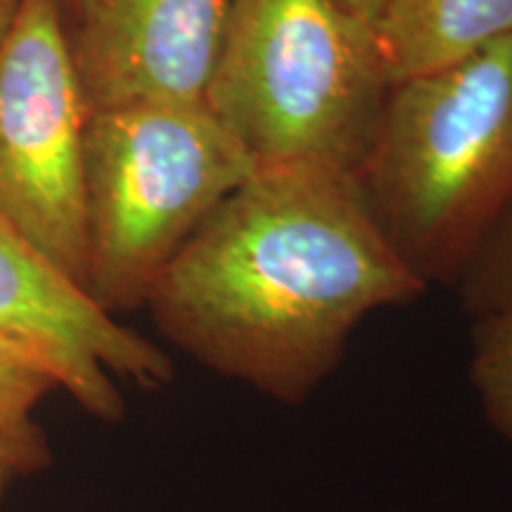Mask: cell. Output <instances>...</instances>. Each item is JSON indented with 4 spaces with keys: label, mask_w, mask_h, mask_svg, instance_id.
Here are the masks:
<instances>
[{
    "label": "cell",
    "mask_w": 512,
    "mask_h": 512,
    "mask_svg": "<svg viewBox=\"0 0 512 512\" xmlns=\"http://www.w3.org/2000/svg\"><path fill=\"white\" fill-rule=\"evenodd\" d=\"M427 290L384 238L354 174L271 164L185 242L145 309L211 373L302 406L363 320Z\"/></svg>",
    "instance_id": "6da1fadb"
},
{
    "label": "cell",
    "mask_w": 512,
    "mask_h": 512,
    "mask_svg": "<svg viewBox=\"0 0 512 512\" xmlns=\"http://www.w3.org/2000/svg\"><path fill=\"white\" fill-rule=\"evenodd\" d=\"M354 178L403 264L456 285L512 197V36L394 83Z\"/></svg>",
    "instance_id": "7a4b0ae2"
},
{
    "label": "cell",
    "mask_w": 512,
    "mask_h": 512,
    "mask_svg": "<svg viewBox=\"0 0 512 512\" xmlns=\"http://www.w3.org/2000/svg\"><path fill=\"white\" fill-rule=\"evenodd\" d=\"M389 91L373 22L344 0H233L204 105L259 166L354 174Z\"/></svg>",
    "instance_id": "3957f363"
},
{
    "label": "cell",
    "mask_w": 512,
    "mask_h": 512,
    "mask_svg": "<svg viewBox=\"0 0 512 512\" xmlns=\"http://www.w3.org/2000/svg\"><path fill=\"white\" fill-rule=\"evenodd\" d=\"M256 169L207 105L91 112L83 138L88 297L112 316L145 306L185 242Z\"/></svg>",
    "instance_id": "277c9868"
},
{
    "label": "cell",
    "mask_w": 512,
    "mask_h": 512,
    "mask_svg": "<svg viewBox=\"0 0 512 512\" xmlns=\"http://www.w3.org/2000/svg\"><path fill=\"white\" fill-rule=\"evenodd\" d=\"M88 117L60 3L22 0L0 41V216L81 290Z\"/></svg>",
    "instance_id": "5b68a950"
},
{
    "label": "cell",
    "mask_w": 512,
    "mask_h": 512,
    "mask_svg": "<svg viewBox=\"0 0 512 512\" xmlns=\"http://www.w3.org/2000/svg\"><path fill=\"white\" fill-rule=\"evenodd\" d=\"M0 337L38 358L60 392L100 422L126 415L119 380L162 389L174 361L100 309L0 216Z\"/></svg>",
    "instance_id": "8992f818"
},
{
    "label": "cell",
    "mask_w": 512,
    "mask_h": 512,
    "mask_svg": "<svg viewBox=\"0 0 512 512\" xmlns=\"http://www.w3.org/2000/svg\"><path fill=\"white\" fill-rule=\"evenodd\" d=\"M233 0H93L69 31L88 110L204 105Z\"/></svg>",
    "instance_id": "52a82bcc"
},
{
    "label": "cell",
    "mask_w": 512,
    "mask_h": 512,
    "mask_svg": "<svg viewBox=\"0 0 512 512\" xmlns=\"http://www.w3.org/2000/svg\"><path fill=\"white\" fill-rule=\"evenodd\" d=\"M373 29L394 86L510 38L512 0H384Z\"/></svg>",
    "instance_id": "ba28073f"
},
{
    "label": "cell",
    "mask_w": 512,
    "mask_h": 512,
    "mask_svg": "<svg viewBox=\"0 0 512 512\" xmlns=\"http://www.w3.org/2000/svg\"><path fill=\"white\" fill-rule=\"evenodd\" d=\"M55 389V377L38 358L0 337V470L12 479L41 475L53 465L36 411Z\"/></svg>",
    "instance_id": "9c48e42d"
},
{
    "label": "cell",
    "mask_w": 512,
    "mask_h": 512,
    "mask_svg": "<svg viewBox=\"0 0 512 512\" xmlns=\"http://www.w3.org/2000/svg\"><path fill=\"white\" fill-rule=\"evenodd\" d=\"M470 382L486 422L512 448V311L472 318Z\"/></svg>",
    "instance_id": "30bf717a"
},
{
    "label": "cell",
    "mask_w": 512,
    "mask_h": 512,
    "mask_svg": "<svg viewBox=\"0 0 512 512\" xmlns=\"http://www.w3.org/2000/svg\"><path fill=\"white\" fill-rule=\"evenodd\" d=\"M453 290L470 320L512 311V197Z\"/></svg>",
    "instance_id": "8fae6325"
},
{
    "label": "cell",
    "mask_w": 512,
    "mask_h": 512,
    "mask_svg": "<svg viewBox=\"0 0 512 512\" xmlns=\"http://www.w3.org/2000/svg\"><path fill=\"white\" fill-rule=\"evenodd\" d=\"M57 3H60V10H62L64 22H67V29L72 31L76 24L81 22L83 15H86L88 8H91L93 0H57Z\"/></svg>",
    "instance_id": "7c38bea8"
},
{
    "label": "cell",
    "mask_w": 512,
    "mask_h": 512,
    "mask_svg": "<svg viewBox=\"0 0 512 512\" xmlns=\"http://www.w3.org/2000/svg\"><path fill=\"white\" fill-rule=\"evenodd\" d=\"M344 3H347L354 12H358L361 17H366L368 22H375L377 12L382 10L384 0H344Z\"/></svg>",
    "instance_id": "4fadbf2b"
},
{
    "label": "cell",
    "mask_w": 512,
    "mask_h": 512,
    "mask_svg": "<svg viewBox=\"0 0 512 512\" xmlns=\"http://www.w3.org/2000/svg\"><path fill=\"white\" fill-rule=\"evenodd\" d=\"M22 0H0V41H3V36L8 34L12 19L17 15V8Z\"/></svg>",
    "instance_id": "5bb4252c"
},
{
    "label": "cell",
    "mask_w": 512,
    "mask_h": 512,
    "mask_svg": "<svg viewBox=\"0 0 512 512\" xmlns=\"http://www.w3.org/2000/svg\"><path fill=\"white\" fill-rule=\"evenodd\" d=\"M12 482H15V479H12L5 470H0V503H3V498L8 494Z\"/></svg>",
    "instance_id": "9a60e30c"
}]
</instances>
